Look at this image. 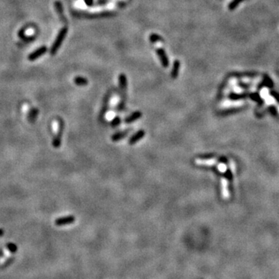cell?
<instances>
[{
    "instance_id": "1",
    "label": "cell",
    "mask_w": 279,
    "mask_h": 279,
    "mask_svg": "<svg viewBox=\"0 0 279 279\" xmlns=\"http://www.w3.org/2000/svg\"><path fill=\"white\" fill-rule=\"evenodd\" d=\"M67 33H68V28H67V27H64V28H62L61 31H60L58 35H57L55 40L51 48V51H50V53H51V55H54V54L57 53L59 48L61 47V44H62V42L65 40Z\"/></svg>"
},
{
    "instance_id": "2",
    "label": "cell",
    "mask_w": 279,
    "mask_h": 279,
    "mask_svg": "<svg viewBox=\"0 0 279 279\" xmlns=\"http://www.w3.org/2000/svg\"><path fill=\"white\" fill-rule=\"evenodd\" d=\"M65 129V123L63 121V120L59 119V127L57 133L55 137H54L53 141H52V145L54 148H58L60 147L61 144V139H62V135H63V131Z\"/></svg>"
},
{
    "instance_id": "3",
    "label": "cell",
    "mask_w": 279,
    "mask_h": 279,
    "mask_svg": "<svg viewBox=\"0 0 279 279\" xmlns=\"http://www.w3.org/2000/svg\"><path fill=\"white\" fill-rule=\"evenodd\" d=\"M74 222H75V217L71 215V216H67V217H59L54 221V223H55L56 226H61L70 225V224H72Z\"/></svg>"
},
{
    "instance_id": "4",
    "label": "cell",
    "mask_w": 279,
    "mask_h": 279,
    "mask_svg": "<svg viewBox=\"0 0 279 279\" xmlns=\"http://www.w3.org/2000/svg\"><path fill=\"white\" fill-rule=\"evenodd\" d=\"M47 50H48V48H47L46 46L40 47V48H38L37 50H36L35 51L30 54L28 56V59L30 60V61H34V60H36V59L41 57L43 54H44L47 52Z\"/></svg>"
},
{
    "instance_id": "5",
    "label": "cell",
    "mask_w": 279,
    "mask_h": 279,
    "mask_svg": "<svg viewBox=\"0 0 279 279\" xmlns=\"http://www.w3.org/2000/svg\"><path fill=\"white\" fill-rule=\"evenodd\" d=\"M157 54H158V57H159L161 65H163L164 68H167L169 66V59L167 57V54H166L165 51L163 48H158L157 49Z\"/></svg>"
},
{
    "instance_id": "6",
    "label": "cell",
    "mask_w": 279,
    "mask_h": 279,
    "mask_svg": "<svg viewBox=\"0 0 279 279\" xmlns=\"http://www.w3.org/2000/svg\"><path fill=\"white\" fill-rule=\"evenodd\" d=\"M54 6H55V10H57V14H58L59 17H60V19L62 23H64L65 24H67V19L66 17L64 15V11H63V6L62 4L61 3L60 1H56L54 2Z\"/></svg>"
},
{
    "instance_id": "7",
    "label": "cell",
    "mask_w": 279,
    "mask_h": 279,
    "mask_svg": "<svg viewBox=\"0 0 279 279\" xmlns=\"http://www.w3.org/2000/svg\"><path fill=\"white\" fill-rule=\"evenodd\" d=\"M221 184H222V196L224 199H229V198L230 197V194L228 189V181L227 179L223 178L222 179L221 181Z\"/></svg>"
},
{
    "instance_id": "8",
    "label": "cell",
    "mask_w": 279,
    "mask_h": 279,
    "mask_svg": "<svg viewBox=\"0 0 279 279\" xmlns=\"http://www.w3.org/2000/svg\"><path fill=\"white\" fill-rule=\"evenodd\" d=\"M217 163V159L211 158V159H196V164L198 165H205V166H213Z\"/></svg>"
},
{
    "instance_id": "9",
    "label": "cell",
    "mask_w": 279,
    "mask_h": 279,
    "mask_svg": "<svg viewBox=\"0 0 279 279\" xmlns=\"http://www.w3.org/2000/svg\"><path fill=\"white\" fill-rule=\"evenodd\" d=\"M119 84L122 94H125L126 86H127V79L124 74H121L119 76Z\"/></svg>"
},
{
    "instance_id": "10",
    "label": "cell",
    "mask_w": 279,
    "mask_h": 279,
    "mask_svg": "<svg viewBox=\"0 0 279 279\" xmlns=\"http://www.w3.org/2000/svg\"><path fill=\"white\" fill-rule=\"evenodd\" d=\"M181 63L179 60H175L173 64V68L171 70V78H176L179 75V69H180Z\"/></svg>"
},
{
    "instance_id": "11",
    "label": "cell",
    "mask_w": 279,
    "mask_h": 279,
    "mask_svg": "<svg viewBox=\"0 0 279 279\" xmlns=\"http://www.w3.org/2000/svg\"><path fill=\"white\" fill-rule=\"evenodd\" d=\"M38 114H39V109L36 108L31 109L30 112L28 113V120L29 122L33 123L36 120V117H37Z\"/></svg>"
},
{
    "instance_id": "12",
    "label": "cell",
    "mask_w": 279,
    "mask_h": 279,
    "mask_svg": "<svg viewBox=\"0 0 279 279\" xmlns=\"http://www.w3.org/2000/svg\"><path fill=\"white\" fill-rule=\"evenodd\" d=\"M144 136V130H140L139 132H137L136 134L133 135V137H132V138L129 140V144H135V143L137 142V141H138L140 139L142 138Z\"/></svg>"
},
{
    "instance_id": "13",
    "label": "cell",
    "mask_w": 279,
    "mask_h": 279,
    "mask_svg": "<svg viewBox=\"0 0 279 279\" xmlns=\"http://www.w3.org/2000/svg\"><path fill=\"white\" fill-rule=\"evenodd\" d=\"M74 82L77 86H86V85H88V83H89L88 79H86V78H84V77H81V76H78V77H76L75 78H74Z\"/></svg>"
},
{
    "instance_id": "14",
    "label": "cell",
    "mask_w": 279,
    "mask_h": 279,
    "mask_svg": "<svg viewBox=\"0 0 279 279\" xmlns=\"http://www.w3.org/2000/svg\"><path fill=\"white\" fill-rule=\"evenodd\" d=\"M141 116V112H133L131 116H128V117L126 119L125 122L126 123H127V124L128 123H131V122H133V121H135V120H137V119H139Z\"/></svg>"
},
{
    "instance_id": "15",
    "label": "cell",
    "mask_w": 279,
    "mask_h": 279,
    "mask_svg": "<svg viewBox=\"0 0 279 279\" xmlns=\"http://www.w3.org/2000/svg\"><path fill=\"white\" fill-rule=\"evenodd\" d=\"M128 133H129V131H126V132H122V133H116V134L113 135V136L112 137V140L113 141H119V140H120V139L125 137V136H126V135L128 134Z\"/></svg>"
},
{
    "instance_id": "16",
    "label": "cell",
    "mask_w": 279,
    "mask_h": 279,
    "mask_svg": "<svg viewBox=\"0 0 279 279\" xmlns=\"http://www.w3.org/2000/svg\"><path fill=\"white\" fill-rule=\"evenodd\" d=\"M243 0H233L230 4H229V10H235L236 8L239 6V4L242 2Z\"/></svg>"
},
{
    "instance_id": "17",
    "label": "cell",
    "mask_w": 279,
    "mask_h": 279,
    "mask_svg": "<svg viewBox=\"0 0 279 279\" xmlns=\"http://www.w3.org/2000/svg\"><path fill=\"white\" fill-rule=\"evenodd\" d=\"M150 40L152 43H157V42L162 41L163 39H162L161 36H159V35L156 34V33H152L150 36Z\"/></svg>"
},
{
    "instance_id": "18",
    "label": "cell",
    "mask_w": 279,
    "mask_h": 279,
    "mask_svg": "<svg viewBox=\"0 0 279 279\" xmlns=\"http://www.w3.org/2000/svg\"><path fill=\"white\" fill-rule=\"evenodd\" d=\"M6 247H7L8 250L11 251L12 253H15L16 251H17V247H16V245L14 244V243H8Z\"/></svg>"
},
{
    "instance_id": "19",
    "label": "cell",
    "mask_w": 279,
    "mask_h": 279,
    "mask_svg": "<svg viewBox=\"0 0 279 279\" xmlns=\"http://www.w3.org/2000/svg\"><path fill=\"white\" fill-rule=\"evenodd\" d=\"M217 168H218V170L220 171V172H226L227 167H226V165L225 164L220 163L218 164V167H217Z\"/></svg>"
},
{
    "instance_id": "20",
    "label": "cell",
    "mask_w": 279,
    "mask_h": 279,
    "mask_svg": "<svg viewBox=\"0 0 279 279\" xmlns=\"http://www.w3.org/2000/svg\"><path fill=\"white\" fill-rule=\"evenodd\" d=\"M114 116H115V112H109L106 115V119L108 120H112L114 119Z\"/></svg>"
},
{
    "instance_id": "21",
    "label": "cell",
    "mask_w": 279,
    "mask_h": 279,
    "mask_svg": "<svg viewBox=\"0 0 279 279\" xmlns=\"http://www.w3.org/2000/svg\"><path fill=\"white\" fill-rule=\"evenodd\" d=\"M230 169H231V171L233 173L236 172V165L234 161L230 162Z\"/></svg>"
},
{
    "instance_id": "22",
    "label": "cell",
    "mask_w": 279,
    "mask_h": 279,
    "mask_svg": "<svg viewBox=\"0 0 279 279\" xmlns=\"http://www.w3.org/2000/svg\"><path fill=\"white\" fill-rule=\"evenodd\" d=\"M120 119H119V118H116V119H115V120H113V122H112V126H117L118 125V124H119V123H120Z\"/></svg>"
},
{
    "instance_id": "23",
    "label": "cell",
    "mask_w": 279,
    "mask_h": 279,
    "mask_svg": "<svg viewBox=\"0 0 279 279\" xmlns=\"http://www.w3.org/2000/svg\"><path fill=\"white\" fill-rule=\"evenodd\" d=\"M84 1H85V3H86L88 6H92L93 0H84Z\"/></svg>"
},
{
    "instance_id": "24",
    "label": "cell",
    "mask_w": 279,
    "mask_h": 279,
    "mask_svg": "<svg viewBox=\"0 0 279 279\" xmlns=\"http://www.w3.org/2000/svg\"><path fill=\"white\" fill-rule=\"evenodd\" d=\"M4 233H5V232H4V230H2V229H0V237H2V236H3Z\"/></svg>"
},
{
    "instance_id": "25",
    "label": "cell",
    "mask_w": 279,
    "mask_h": 279,
    "mask_svg": "<svg viewBox=\"0 0 279 279\" xmlns=\"http://www.w3.org/2000/svg\"><path fill=\"white\" fill-rule=\"evenodd\" d=\"M277 111H278V113H279V107L277 109Z\"/></svg>"
}]
</instances>
